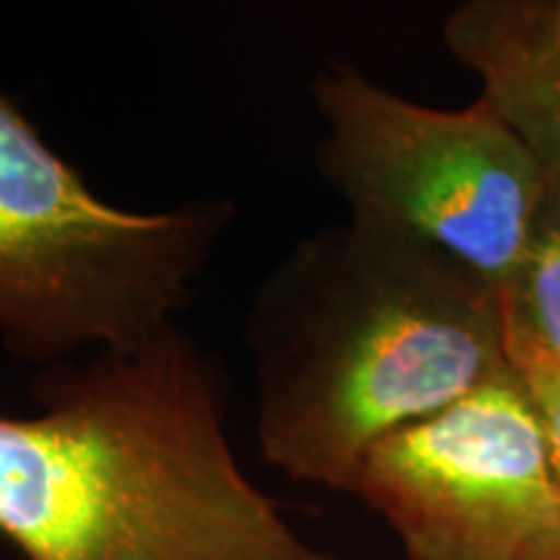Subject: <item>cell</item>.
Listing matches in <instances>:
<instances>
[{"instance_id": "6da1fadb", "label": "cell", "mask_w": 560, "mask_h": 560, "mask_svg": "<svg viewBox=\"0 0 560 560\" xmlns=\"http://www.w3.org/2000/svg\"><path fill=\"white\" fill-rule=\"evenodd\" d=\"M229 392L179 325L39 369L37 412L0 416V535L26 560H348L244 472Z\"/></svg>"}, {"instance_id": "7a4b0ae2", "label": "cell", "mask_w": 560, "mask_h": 560, "mask_svg": "<svg viewBox=\"0 0 560 560\" xmlns=\"http://www.w3.org/2000/svg\"><path fill=\"white\" fill-rule=\"evenodd\" d=\"M244 340L262 459L342 493L380 441L511 369L490 280L355 219L314 231L272 265L252 293Z\"/></svg>"}, {"instance_id": "3957f363", "label": "cell", "mask_w": 560, "mask_h": 560, "mask_svg": "<svg viewBox=\"0 0 560 560\" xmlns=\"http://www.w3.org/2000/svg\"><path fill=\"white\" fill-rule=\"evenodd\" d=\"M234 215L229 198L112 206L0 94V342L50 369L156 338L179 325Z\"/></svg>"}, {"instance_id": "277c9868", "label": "cell", "mask_w": 560, "mask_h": 560, "mask_svg": "<svg viewBox=\"0 0 560 560\" xmlns=\"http://www.w3.org/2000/svg\"><path fill=\"white\" fill-rule=\"evenodd\" d=\"M312 102L325 128L314 164L348 219L416 236L506 289L550 179L486 102L425 107L350 62L314 75Z\"/></svg>"}, {"instance_id": "5b68a950", "label": "cell", "mask_w": 560, "mask_h": 560, "mask_svg": "<svg viewBox=\"0 0 560 560\" xmlns=\"http://www.w3.org/2000/svg\"><path fill=\"white\" fill-rule=\"evenodd\" d=\"M350 493L408 560H560V488L514 369L380 441Z\"/></svg>"}, {"instance_id": "8992f818", "label": "cell", "mask_w": 560, "mask_h": 560, "mask_svg": "<svg viewBox=\"0 0 560 560\" xmlns=\"http://www.w3.org/2000/svg\"><path fill=\"white\" fill-rule=\"evenodd\" d=\"M486 102L560 182V0H465L441 26Z\"/></svg>"}, {"instance_id": "52a82bcc", "label": "cell", "mask_w": 560, "mask_h": 560, "mask_svg": "<svg viewBox=\"0 0 560 560\" xmlns=\"http://www.w3.org/2000/svg\"><path fill=\"white\" fill-rule=\"evenodd\" d=\"M506 325L560 363V182L545 187L520 268L501 291Z\"/></svg>"}, {"instance_id": "ba28073f", "label": "cell", "mask_w": 560, "mask_h": 560, "mask_svg": "<svg viewBox=\"0 0 560 560\" xmlns=\"http://www.w3.org/2000/svg\"><path fill=\"white\" fill-rule=\"evenodd\" d=\"M506 350L514 374L527 389L532 408L548 439L552 472L560 488V363L537 346L529 335L506 325Z\"/></svg>"}]
</instances>
